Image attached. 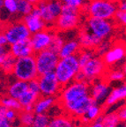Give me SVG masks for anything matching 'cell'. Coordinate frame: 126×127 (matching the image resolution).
I'll return each instance as SVG.
<instances>
[{"label": "cell", "instance_id": "cell-44", "mask_svg": "<svg viewBox=\"0 0 126 127\" xmlns=\"http://www.w3.org/2000/svg\"><path fill=\"white\" fill-rule=\"evenodd\" d=\"M0 127H12V123L4 117L0 120Z\"/></svg>", "mask_w": 126, "mask_h": 127}, {"label": "cell", "instance_id": "cell-57", "mask_svg": "<svg viewBox=\"0 0 126 127\" xmlns=\"http://www.w3.org/2000/svg\"><path fill=\"white\" fill-rule=\"evenodd\" d=\"M16 127H24V126H22V125H20V126H16Z\"/></svg>", "mask_w": 126, "mask_h": 127}, {"label": "cell", "instance_id": "cell-3", "mask_svg": "<svg viewBox=\"0 0 126 127\" xmlns=\"http://www.w3.org/2000/svg\"><path fill=\"white\" fill-rule=\"evenodd\" d=\"M79 71L80 65L77 55H73L59 58L54 73L62 87H64L74 80Z\"/></svg>", "mask_w": 126, "mask_h": 127}, {"label": "cell", "instance_id": "cell-24", "mask_svg": "<svg viewBox=\"0 0 126 127\" xmlns=\"http://www.w3.org/2000/svg\"><path fill=\"white\" fill-rule=\"evenodd\" d=\"M28 89V82L17 79V80L12 82V83L9 86L7 95L12 96V97L15 98V99L19 100L20 96H21Z\"/></svg>", "mask_w": 126, "mask_h": 127}, {"label": "cell", "instance_id": "cell-41", "mask_svg": "<svg viewBox=\"0 0 126 127\" xmlns=\"http://www.w3.org/2000/svg\"><path fill=\"white\" fill-rule=\"evenodd\" d=\"M9 53H10V49H9L8 45L6 46L0 45V65H1V64H2L3 60L4 59V58Z\"/></svg>", "mask_w": 126, "mask_h": 127}, {"label": "cell", "instance_id": "cell-9", "mask_svg": "<svg viewBox=\"0 0 126 127\" xmlns=\"http://www.w3.org/2000/svg\"><path fill=\"white\" fill-rule=\"evenodd\" d=\"M34 58L38 74L42 75L55 71V68L60 58L57 53L52 51L49 49H46L37 53H34Z\"/></svg>", "mask_w": 126, "mask_h": 127}, {"label": "cell", "instance_id": "cell-22", "mask_svg": "<svg viewBox=\"0 0 126 127\" xmlns=\"http://www.w3.org/2000/svg\"><path fill=\"white\" fill-rule=\"evenodd\" d=\"M78 119L64 114V115H57L50 117L48 127H76L79 124Z\"/></svg>", "mask_w": 126, "mask_h": 127}, {"label": "cell", "instance_id": "cell-32", "mask_svg": "<svg viewBox=\"0 0 126 127\" xmlns=\"http://www.w3.org/2000/svg\"><path fill=\"white\" fill-rule=\"evenodd\" d=\"M16 59L17 58L14 56H12L11 53H9L4 58V59L3 60L1 65H0V69L2 70L4 72H5V73H12L14 64H15Z\"/></svg>", "mask_w": 126, "mask_h": 127}, {"label": "cell", "instance_id": "cell-15", "mask_svg": "<svg viewBox=\"0 0 126 127\" xmlns=\"http://www.w3.org/2000/svg\"><path fill=\"white\" fill-rule=\"evenodd\" d=\"M126 57L124 42L112 44L110 49L101 57L108 67H113L115 64L123 61Z\"/></svg>", "mask_w": 126, "mask_h": 127}, {"label": "cell", "instance_id": "cell-54", "mask_svg": "<svg viewBox=\"0 0 126 127\" xmlns=\"http://www.w3.org/2000/svg\"><path fill=\"white\" fill-rule=\"evenodd\" d=\"M124 50H125V55H126V42H124Z\"/></svg>", "mask_w": 126, "mask_h": 127}, {"label": "cell", "instance_id": "cell-37", "mask_svg": "<svg viewBox=\"0 0 126 127\" xmlns=\"http://www.w3.org/2000/svg\"><path fill=\"white\" fill-rule=\"evenodd\" d=\"M60 2L65 5H70L83 10V8L85 7L86 4H87V0H60Z\"/></svg>", "mask_w": 126, "mask_h": 127}, {"label": "cell", "instance_id": "cell-7", "mask_svg": "<svg viewBox=\"0 0 126 127\" xmlns=\"http://www.w3.org/2000/svg\"><path fill=\"white\" fill-rule=\"evenodd\" d=\"M47 28H54L57 17L61 13L63 4L60 0H44L34 5Z\"/></svg>", "mask_w": 126, "mask_h": 127}, {"label": "cell", "instance_id": "cell-12", "mask_svg": "<svg viewBox=\"0 0 126 127\" xmlns=\"http://www.w3.org/2000/svg\"><path fill=\"white\" fill-rule=\"evenodd\" d=\"M40 94L44 96H58L63 87L56 77L54 71L38 76Z\"/></svg>", "mask_w": 126, "mask_h": 127}, {"label": "cell", "instance_id": "cell-8", "mask_svg": "<svg viewBox=\"0 0 126 127\" xmlns=\"http://www.w3.org/2000/svg\"><path fill=\"white\" fill-rule=\"evenodd\" d=\"M108 68L102 58L95 55L85 65L80 68V72L83 74L86 81L91 83L95 79L104 77Z\"/></svg>", "mask_w": 126, "mask_h": 127}, {"label": "cell", "instance_id": "cell-20", "mask_svg": "<svg viewBox=\"0 0 126 127\" xmlns=\"http://www.w3.org/2000/svg\"><path fill=\"white\" fill-rule=\"evenodd\" d=\"M58 103V98L57 96H44L41 95L33 104V113L43 114L48 113L56 104Z\"/></svg>", "mask_w": 126, "mask_h": 127}, {"label": "cell", "instance_id": "cell-30", "mask_svg": "<svg viewBox=\"0 0 126 127\" xmlns=\"http://www.w3.org/2000/svg\"><path fill=\"white\" fill-rule=\"evenodd\" d=\"M34 115L35 114L33 112H29V111L26 110H20L19 112V120H20V125L24 127H31L32 124L34 119Z\"/></svg>", "mask_w": 126, "mask_h": 127}, {"label": "cell", "instance_id": "cell-29", "mask_svg": "<svg viewBox=\"0 0 126 127\" xmlns=\"http://www.w3.org/2000/svg\"><path fill=\"white\" fill-rule=\"evenodd\" d=\"M96 55L94 50H87V49H80L77 54V58L79 60L80 68L84 66L87 62Z\"/></svg>", "mask_w": 126, "mask_h": 127}, {"label": "cell", "instance_id": "cell-27", "mask_svg": "<svg viewBox=\"0 0 126 127\" xmlns=\"http://www.w3.org/2000/svg\"><path fill=\"white\" fill-rule=\"evenodd\" d=\"M0 104L5 107L6 109H12L19 111L22 110V107L20 105L19 100L12 97L10 95H4L0 97Z\"/></svg>", "mask_w": 126, "mask_h": 127}, {"label": "cell", "instance_id": "cell-26", "mask_svg": "<svg viewBox=\"0 0 126 127\" xmlns=\"http://www.w3.org/2000/svg\"><path fill=\"white\" fill-rule=\"evenodd\" d=\"M40 96H41L40 94L34 93V92L28 89L20 97L19 101H20V105H21L22 109H23L24 107H26L28 105H33Z\"/></svg>", "mask_w": 126, "mask_h": 127}, {"label": "cell", "instance_id": "cell-34", "mask_svg": "<svg viewBox=\"0 0 126 127\" xmlns=\"http://www.w3.org/2000/svg\"><path fill=\"white\" fill-rule=\"evenodd\" d=\"M49 120L50 117L48 115V113L35 114L31 127H48Z\"/></svg>", "mask_w": 126, "mask_h": 127}, {"label": "cell", "instance_id": "cell-1", "mask_svg": "<svg viewBox=\"0 0 126 127\" xmlns=\"http://www.w3.org/2000/svg\"><path fill=\"white\" fill-rule=\"evenodd\" d=\"M117 3L118 0H87L82 12L86 17L114 20L118 10Z\"/></svg>", "mask_w": 126, "mask_h": 127}, {"label": "cell", "instance_id": "cell-43", "mask_svg": "<svg viewBox=\"0 0 126 127\" xmlns=\"http://www.w3.org/2000/svg\"><path fill=\"white\" fill-rule=\"evenodd\" d=\"M117 9L121 12H126V0H118Z\"/></svg>", "mask_w": 126, "mask_h": 127}, {"label": "cell", "instance_id": "cell-2", "mask_svg": "<svg viewBox=\"0 0 126 127\" xmlns=\"http://www.w3.org/2000/svg\"><path fill=\"white\" fill-rule=\"evenodd\" d=\"M83 15L84 14L80 9L63 4L61 13L56 20L54 28L59 33L79 29L81 26Z\"/></svg>", "mask_w": 126, "mask_h": 127}, {"label": "cell", "instance_id": "cell-40", "mask_svg": "<svg viewBox=\"0 0 126 127\" xmlns=\"http://www.w3.org/2000/svg\"><path fill=\"white\" fill-rule=\"evenodd\" d=\"M28 89L31 90V91L34 92V93L40 94V85L39 81H38V79H31L28 82ZM41 95V94H40Z\"/></svg>", "mask_w": 126, "mask_h": 127}, {"label": "cell", "instance_id": "cell-48", "mask_svg": "<svg viewBox=\"0 0 126 127\" xmlns=\"http://www.w3.org/2000/svg\"><path fill=\"white\" fill-rule=\"evenodd\" d=\"M5 25H6L5 22H4L2 20H1V19H0V34L4 33V28H5Z\"/></svg>", "mask_w": 126, "mask_h": 127}, {"label": "cell", "instance_id": "cell-18", "mask_svg": "<svg viewBox=\"0 0 126 127\" xmlns=\"http://www.w3.org/2000/svg\"><path fill=\"white\" fill-rule=\"evenodd\" d=\"M123 100H126V81L117 87L111 88L110 93L103 102L102 106L104 109L109 108Z\"/></svg>", "mask_w": 126, "mask_h": 127}, {"label": "cell", "instance_id": "cell-5", "mask_svg": "<svg viewBox=\"0 0 126 127\" xmlns=\"http://www.w3.org/2000/svg\"><path fill=\"white\" fill-rule=\"evenodd\" d=\"M116 25L114 20H103L92 17H86V21L83 24V26L101 41L108 40L112 36Z\"/></svg>", "mask_w": 126, "mask_h": 127}, {"label": "cell", "instance_id": "cell-52", "mask_svg": "<svg viewBox=\"0 0 126 127\" xmlns=\"http://www.w3.org/2000/svg\"><path fill=\"white\" fill-rule=\"evenodd\" d=\"M3 8H4V0H0V12Z\"/></svg>", "mask_w": 126, "mask_h": 127}, {"label": "cell", "instance_id": "cell-38", "mask_svg": "<svg viewBox=\"0 0 126 127\" xmlns=\"http://www.w3.org/2000/svg\"><path fill=\"white\" fill-rule=\"evenodd\" d=\"M114 21L116 25L124 28V29L126 31V12H121L117 10L114 17Z\"/></svg>", "mask_w": 126, "mask_h": 127}, {"label": "cell", "instance_id": "cell-6", "mask_svg": "<svg viewBox=\"0 0 126 127\" xmlns=\"http://www.w3.org/2000/svg\"><path fill=\"white\" fill-rule=\"evenodd\" d=\"M90 84L87 81H78L73 80L68 85L64 86L62 88L61 92L58 95V103H64L74 100L80 99L89 95Z\"/></svg>", "mask_w": 126, "mask_h": 127}, {"label": "cell", "instance_id": "cell-17", "mask_svg": "<svg viewBox=\"0 0 126 127\" xmlns=\"http://www.w3.org/2000/svg\"><path fill=\"white\" fill-rule=\"evenodd\" d=\"M22 20L31 33V34L41 31V30L45 29L47 28V25L43 21V20L41 18V16L35 9V7L33 8V10L30 13L23 16Z\"/></svg>", "mask_w": 126, "mask_h": 127}, {"label": "cell", "instance_id": "cell-10", "mask_svg": "<svg viewBox=\"0 0 126 127\" xmlns=\"http://www.w3.org/2000/svg\"><path fill=\"white\" fill-rule=\"evenodd\" d=\"M96 101L91 97L90 95H87L80 99L68 101L64 103H58L61 106V109L65 112V114L71 116L76 119H79L87 112L88 108L92 106Z\"/></svg>", "mask_w": 126, "mask_h": 127}, {"label": "cell", "instance_id": "cell-19", "mask_svg": "<svg viewBox=\"0 0 126 127\" xmlns=\"http://www.w3.org/2000/svg\"><path fill=\"white\" fill-rule=\"evenodd\" d=\"M9 49H10V53L12 56H14L16 58L34 55V52H33V47H32L29 39L11 44Z\"/></svg>", "mask_w": 126, "mask_h": 127}, {"label": "cell", "instance_id": "cell-56", "mask_svg": "<svg viewBox=\"0 0 126 127\" xmlns=\"http://www.w3.org/2000/svg\"><path fill=\"white\" fill-rule=\"evenodd\" d=\"M76 127H84V126H83L82 125H79H79H77V126H76Z\"/></svg>", "mask_w": 126, "mask_h": 127}, {"label": "cell", "instance_id": "cell-53", "mask_svg": "<svg viewBox=\"0 0 126 127\" xmlns=\"http://www.w3.org/2000/svg\"><path fill=\"white\" fill-rule=\"evenodd\" d=\"M118 127H126V122H121V124L118 125Z\"/></svg>", "mask_w": 126, "mask_h": 127}, {"label": "cell", "instance_id": "cell-45", "mask_svg": "<svg viewBox=\"0 0 126 127\" xmlns=\"http://www.w3.org/2000/svg\"><path fill=\"white\" fill-rule=\"evenodd\" d=\"M84 127H104L103 124L101 122H99V121H94V122H91V123L87 124V125H85Z\"/></svg>", "mask_w": 126, "mask_h": 127}, {"label": "cell", "instance_id": "cell-23", "mask_svg": "<svg viewBox=\"0 0 126 127\" xmlns=\"http://www.w3.org/2000/svg\"><path fill=\"white\" fill-rule=\"evenodd\" d=\"M81 47L79 45V42L78 40L76 39H71L65 41L63 43V47L61 48L60 51L58 52V56L59 58H66L69 56L77 55L78 52L80 50Z\"/></svg>", "mask_w": 126, "mask_h": 127}, {"label": "cell", "instance_id": "cell-13", "mask_svg": "<svg viewBox=\"0 0 126 127\" xmlns=\"http://www.w3.org/2000/svg\"><path fill=\"white\" fill-rule=\"evenodd\" d=\"M56 29L54 28H46L45 29L32 34L29 40L34 53H37L41 50L49 49V44L51 42L52 36Z\"/></svg>", "mask_w": 126, "mask_h": 127}, {"label": "cell", "instance_id": "cell-36", "mask_svg": "<svg viewBox=\"0 0 126 127\" xmlns=\"http://www.w3.org/2000/svg\"><path fill=\"white\" fill-rule=\"evenodd\" d=\"M4 9L10 14L18 13L17 0H4Z\"/></svg>", "mask_w": 126, "mask_h": 127}, {"label": "cell", "instance_id": "cell-25", "mask_svg": "<svg viewBox=\"0 0 126 127\" xmlns=\"http://www.w3.org/2000/svg\"><path fill=\"white\" fill-rule=\"evenodd\" d=\"M126 76L124 75L122 68H113L108 67V71L104 76V79L108 83L110 82H122L125 79Z\"/></svg>", "mask_w": 126, "mask_h": 127}, {"label": "cell", "instance_id": "cell-46", "mask_svg": "<svg viewBox=\"0 0 126 127\" xmlns=\"http://www.w3.org/2000/svg\"><path fill=\"white\" fill-rule=\"evenodd\" d=\"M0 45H2V46L9 45L7 39H6V36L4 35V33H2V34H0Z\"/></svg>", "mask_w": 126, "mask_h": 127}, {"label": "cell", "instance_id": "cell-4", "mask_svg": "<svg viewBox=\"0 0 126 127\" xmlns=\"http://www.w3.org/2000/svg\"><path fill=\"white\" fill-rule=\"evenodd\" d=\"M12 73L17 79L27 82L37 79L39 74L36 68L34 55L17 58Z\"/></svg>", "mask_w": 126, "mask_h": 127}, {"label": "cell", "instance_id": "cell-14", "mask_svg": "<svg viewBox=\"0 0 126 127\" xmlns=\"http://www.w3.org/2000/svg\"><path fill=\"white\" fill-rule=\"evenodd\" d=\"M89 84H90L89 95L97 103L100 104L104 102L111 91V87L109 83L103 77L95 79Z\"/></svg>", "mask_w": 126, "mask_h": 127}, {"label": "cell", "instance_id": "cell-11", "mask_svg": "<svg viewBox=\"0 0 126 127\" xmlns=\"http://www.w3.org/2000/svg\"><path fill=\"white\" fill-rule=\"evenodd\" d=\"M4 34L6 36L9 45L20 42V41L28 40L31 36V33L28 29L22 20L6 23Z\"/></svg>", "mask_w": 126, "mask_h": 127}, {"label": "cell", "instance_id": "cell-50", "mask_svg": "<svg viewBox=\"0 0 126 127\" xmlns=\"http://www.w3.org/2000/svg\"><path fill=\"white\" fill-rule=\"evenodd\" d=\"M28 1H29V2H31L33 4H34V5H36L37 4L42 2V1H44V0H28Z\"/></svg>", "mask_w": 126, "mask_h": 127}, {"label": "cell", "instance_id": "cell-33", "mask_svg": "<svg viewBox=\"0 0 126 127\" xmlns=\"http://www.w3.org/2000/svg\"><path fill=\"white\" fill-rule=\"evenodd\" d=\"M17 5H18V13L25 16L30 13L34 8V4H33L28 0H17Z\"/></svg>", "mask_w": 126, "mask_h": 127}, {"label": "cell", "instance_id": "cell-35", "mask_svg": "<svg viewBox=\"0 0 126 127\" xmlns=\"http://www.w3.org/2000/svg\"><path fill=\"white\" fill-rule=\"evenodd\" d=\"M112 42L111 41H109V39L108 40H103L100 42V43L96 47V49L94 50V52L97 56H100V57H102L107 51H108L110 47L112 46Z\"/></svg>", "mask_w": 126, "mask_h": 127}, {"label": "cell", "instance_id": "cell-31", "mask_svg": "<svg viewBox=\"0 0 126 127\" xmlns=\"http://www.w3.org/2000/svg\"><path fill=\"white\" fill-rule=\"evenodd\" d=\"M121 120L119 118L117 112L116 111H112L109 113H104L102 117V121L101 123L103 124L104 126L106 125H114V126H118L121 124Z\"/></svg>", "mask_w": 126, "mask_h": 127}, {"label": "cell", "instance_id": "cell-47", "mask_svg": "<svg viewBox=\"0 0 126 127\" xmlns=\"http://www.w3.org/2000/svg\"><path fill=\"white\" fill-rule=\"evenodd\" d=\"M5 110H6V108L0 104V120H1V119H3V118H4Z\"/></svg>", "mask_w": 126, "mask_h": 127}, {"label": "cell", "instance_id": "cell-42", "mask_svg": "<svg viewBox=\"0 0 126 127\" xmlns=\"http://www.w3.org/2000/svg\"><path fill=\"white\" fill-rule=\"evenodd\" d=\"M117 112V115H118L119 118L122 122H125L126 121V103L124 106L116 110Z\"/></svg>", "mask_w": 126, "mask_h": 127}, {"label": "cell", "instance_id": "cell-16", "mask_svg": "<svg viewBox=\"0 0 126 127\" xmlns=\"http://www.w3.org/2000/svg\"><path fill=\"white\" fill-rule=\"evenodd\" d=\"M78 41L79 42L81 49H87V50H94L100 43L101 40L91 33L85 26L81 25L78 29Z\"/></svg>", "mask_w": 126, "mask_h": 127}, {"label": "cell", "instance_id": "cell-55", "mask_svg": "<svg viewBox=\"0 0 126 127\" xmlns=\"http://www.w3.org/2000/svg\"><path fill=\"white\" fill-rule=\"evenodd\" d=\"M104 127H118V126H114V125H106Z\"/></svg>", "mask_w": 126, "mask_h": 127}, {"label": "cell", "instance_id": "cell-21", "mask_svg": "<svg viewBox=\"0 0 126 127\" xmlns=\"http://www.w3.org/2000/svg\"><path fill=\"white\" fill-rule=\"evenodd\" d=\"M104 113H105L104 107L102 105H100V103L95 102L88 108L87 112L80 118L78 119V121L79 122V125H82L83 126H85L87 124L95 121L99 117H100V116Z\"/></svg>", "mask_w": 126, "mask_h": 127}, {"label": "cell", "instance_id": "cell-39", "mask_svg": "<svg viewBox=\"0 0 126 127\" xmlns=\"http://www.w3.org/2000/svg\"><path fill=\"white\" fill-rule=\"evenodd\" d=\"M19 117V111L15 110L12 109H6L5 114H4V117L10 122H14Z\"/></svg>", "mask_w": 126, "mask_h": 127}, {"label": "cell", "instance_id": "cell-28", "mask_svg": "<svg viewBox=\"0 0 126 127\" xmlns=\"http://www.w3.org/2000/svg\"><path fill=\"white\" fill-rule=\"evenodd\" d=\"M64 42H65L64 38L59 34V32H57V30H56L53 36H52L51 42H50V44H49V49L50 50H52V51L58 54V52H59L60 50H61V48L63 47Z\"/></svg>", "mask_w": 126, "mask_h": 127}, {"label": "cell", "instance_id": "cell-51", "mask_svg": "<svg viewBox=\"0 0 126 127\" xmlns=\"http://www.w3.org/2000/svg\"><path fill=\"white\" fill-rule=\"evenodd\" d=\"M122 70H123V71H124V75L126 76V59L124 60V64H123V66H122Z\"/></svg>", "mask_w": 126, "mask_h": 127}, {"label": "cell", "instance_id": "cell-49", "mask_svg": "<svg viewBox=\"0 0 126 127\" xmlns=\"http://www.w3.org/2000/svg\"><path fill=\"white\" fill-rule=\"evenodd\" d=\"M22 109L26 111H29V112H33V105H28L26 107H24Z\"/></svg>", "mask_w": 126, "mask_h": 127}]
</instances>
